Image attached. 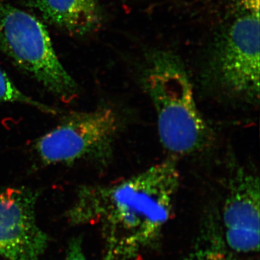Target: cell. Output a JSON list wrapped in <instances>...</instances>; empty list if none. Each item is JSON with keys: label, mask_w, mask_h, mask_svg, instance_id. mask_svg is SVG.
Listing matches in <instances>:
<instances>
[{"label": "cell", "mask_w": 260, "mask_h": 260, "mask_svg": "<svg viewBox=\"0 0 260 260\" xmlns=\"http://www.w3.org/2000/svg\"><path fill=\"white\" fill-rule=\"evenodd\" d=\"M183 260H229L225 253L215 248H207L193 253Z\"/></svg>", "instance_id": "30bf717a"}, {"label": "cell", "mask_w": 260, "mask_h": 260, "mask_svg": "<svg viewBox=\"0 0 260 260\" xmlns=\"http://www.w3.org/2000/svg\"><path fill=\"white\" fill-rule=\"evenodd\" d=\"M49 23L70 35H88L96 31L102 22L97 0H32Z\"/></svg>", "instance_id": "ba28073f"}, {"label": "cell", "mask_w": 260, "mask_h": 260, "mask_svg": "<svg viewBox=\"0 0 260 260\" xmlns=\"http://www.w3.org/2000/svg\"><path fill=\"white\" fill-rule=\"evenodd\" d=\"M119 116L110 107L73 112L37 140L36 153L45 165L104 164L119 129Z\"/></svg>", "instance_id": "5b68a950"}, {"label": "cell", "mask_w": 260, "mask_h": 260, "mask_svg": "<svg viewBox=\"0 0 260 260\" xmlns=\"http://www.w3.org/2000/svg\"><path fill=\"white\" fill-rule=\"evenodd\" d=\"M20 104L35 108L45 114L55 115L59 111L44 103L35 100L22 92L0 68V104Z\"/></svg>", "instance_id": "9c48e42d"}, {"label": "cell", "mask_w": 260, "mask_h": 260, "mask_svg": "<svg viewBox=\"0 0 260 260\" xmlns=\"http://www.w3.org/2000/svg\"><path fill=\"white\" fill-rule=\"evenodd\" d=\"M208 48V67L229 93L258 101L260 0H236Z\"/></svg>", "instance_id": "3957f363"}, {"label": "cell", "mask_w": 260, "mask_h": 260, "mask_svg": "<svg viewBox=\"0 0 260 260\" xmlns=\"http://www.w3.org/2000/svg\"><path fill=\"white\" fill-rule=\"evenodd\" d=\"M259 179L244 169L230 179L222 210L225 242L239 253L259 251L260 240Z\"/></svg>", "instance_id": "52a82bcc"}, {"label": "cell", "mask_w": 260, "mask_h": 260, "mask_svg": "<svg viewBox=\"0 0 260 260\" xmlns=\"http://www.w3.org/2000/svg\"><path fill=\"white\" fill-rule=\"evenodd\" d=\"M143 80L156 113L162 146L174 155H188L207 146L211 133L181 58L165 49L148 51Z\"/></svg>", "instance_id": "7a4b0ae2"}, {"label": "cell", "mask_w": 260, "mask_h": 260, "mask_svg": "<svg viewBox=\"0 0 260 260\" xmlns=\"http://www.w3.org/2000/svg\"><path fill=\"white\" fill-rule=\"evenodd\" d=\"M37 191L25 187L0 191V256L7 260H41L49 239L37 223Z\"/></svg>", "instance_id": "8992f818"}, {"label": "cell", "mask_w": 260, "mask_h": 260, "mask_svg": "<svg viewBox=\"0 0 260 260\" xmlns=\"http://www.w3.org/2000/svg\"><path fill=\"white\" fill-rule=\"evenodd\" d=\"M64 260H87L82 248L80 238L73 239L70 242Z\"/></svg>", "instance_id": "8fae6325"}, {"label": "cell", "mask_w": 260, "mask_h": 260, "mask_svg": "<svg viewBox=\"0 0 260 260\" xmlns=\"http://www.w3.org/2000/svg\"><path fill=\"white\" fill-rule=\"evenodd\" d=\"M180 174L172 159L107 185H81L67 212L75 225L99 224L103 260H139L172 214Z\"/></svg>", "instance_id": "6da1fadb"}, {"label": "cell", "mask_w": 260, "mask_h": 260, "mask_svg": "<svg viewBox=\"0 0 260 260\" xmlns=\"http://www.w3.org/2000/svg\"><path fill=\"white\" fill-rule=\"evenodd\" d=\"M0 51L61 102H73L79 95V86L56 55L45 25L4 3H0Z\"/></svg>", "instance_id": "277c9868"}]
</instances>
